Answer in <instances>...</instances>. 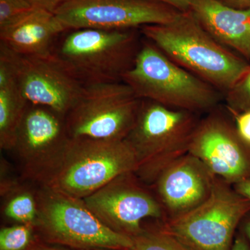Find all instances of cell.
<instances>
[{"label": "cell", "instance_id": "6da1fadb", "mask_svg": "<svg viewBox=\"0 0 250 250\" xmlns=\"http://www.w3.org/2000/svg\"><path fill=\"white\" fill-rule=\"evenodd\" d=\"M139 30L169 59L223 95L250 67L249 62L215 41L190 11L168 24L143 26Z\"/></svg>", "mask_w": 250, "mask_h": 250}, {"label": "cell", "instance_id": "7a4b0ae2", "mask_svg": "<svg viewBox=\"0 0 250 250\" xmlns=\"http://www.w3.org/2000/svg\"><path fill=\"white\" fill-rule=\"evenodd\" d=\"M122 82L138 98L197 114L213 111L224 98L214 87L179 66L143 36L134 66Z\"/></svg>", "mask_w": 250, "mask_h": 250}, {"label": "cell", "instance_id": "3957f363", "mask_svg": "<svg viewBox=\"0 0 250 250\" xmlns=\"http://www.w3.org/2000/svg\"><path fill=\"white\" fill-rule=\"evenodd\" d=\"M199 114L142 100L136 123L125 141L136 155L134 171L151 186L174 161L188 154Z\"/></svg>", "mask_w": 250, "mask_h": 250}, {"label": "cell", "instance_id": "277c9868", "mask_svg": "<svg viewBox=\"0 0 250 250\" xmlns=\"http://www.w3.org/2000/svg\"><path fill=\"white\" fill-rule=\"evenodd\" d=\"M140 35L136 29H70L59 38L53 54L85 85L122 82L141 49Z\"/></svg>", "mask_w": 250, "mask_h": 250}, {"label": "cell", "instance_id": "5b68a950", "mask_svg": "<svg viewBox=\"0 0 250 250\" xmlns=\"http://www.w3.org/2000/svg\"><path fill=\"white\" fill-rule=\"evenodd\" d=\"M36 199L34 228L39 241L72 250H132V240L105 226L83 199L45 185L37 186Z\"/></svg>", "mask_w": 250, "mask_h": 250}, {"label": "cell", "instance_id": "8992f818", "mask_svg": "<svg viewBox=\"0 0 250 250\" xmlns=\"http://www.w3.org/2000/svg\"><path fill=\"white\" fill-rule=\"evenodd\" d=\"M250 202L217 177L210 196L185 214L159 221V228L190 250H230Z\"/></svg>", "mask_w": 250, "mask_h": 250}, {"label": "cell", "instance_id": "52a82bcc", "mask_svg": "<svg viewBox=\"0 0 250 250\" xmlns=\"http://www.w3.org/2000/svg\"><path fill=\"white\" fill-rule=\"evenodd\" d=\"M136 167L134 150L125 140L71 139L62 164L45 186L84 199Z\"/></svg>", "mask_w": 250, "mask_h": 250}, {"label": "cell", "instance_id": "ba28073f", "mask_svg": "<svg viewBox=\"0 0 250 250\" xmlns=\"http://www.w3.org/2000/svg\"><path fill=\"white\" fill-rule=\"evenodd\" d=\"M141 99L123 82L85 85L65 117L71 139L125 141L137 119Z\"/></svg>", "mask_w": 250, "mask_h": 250}, {"label": "cell", "instance_id": "9c48e42d", "mask_svg": "<svg viewBox=\"0 0 250 250\" xmlns=\"http://www.w3.org/2000/svg\"><path fill=\"white\" fill-rule=\"evenodd\" d=\"M70 141L65 117L46 106L29 104L11 152L22 179L38 186L47 184L62 164Z\"/></svg>", "mask_w": 250, "mask_h": 250}, {"label": "cell", "instance_id": "30bf717a", "mask_svg": "<svg viewBox=\"0 0 250 250\" xmlns=\"http://www.w3.org/2000/svg\"><path fill=\"white\" fill-rule=\"evenodd\" d=\"M83 200L105 226L130 238L143 232L146 219L156 221L166 219L152 187L134 171L118 176Z\"/></svg>", "mask_w": 250, "mask_h": 250}, {"label": "cell", "instance_id": "8fae6325", "mask_svg": "<svg viewBox=\"0 0 250 250\" xmlns=\"http://www.w3.org/2000/svg\"><path fill=\"white\" fill-rule=\"evenodd\" d=\"M54 14L67 30H123L168 24L182 12L152 0H69Z\"/></svg>", "mask_w": 250, "mask_h": 250}, {"label": "cell", "instance_id": "7c38bea8", "mask_svg": "<svg viewBox=\"0 0 250 250\" xmlns=\"http://www.w3.org/2000/svg\"><path fill=\"white\" fill-rule=\"evenodd\" d=\"M188 153L231 185L250 177V144L229 113L218 107L200 119Z\"/></svg>", "mask_w": 250, "mask_h": 250}, {"label": "cell", "instance_id": "4fadbf2b", "mask_svg": "<svg viewBox=\"0 0 250 250\" xmlns=\"http://www.w3.org/2000/svg\"><path fill=\"white\" fill-rule=\"evenodd\" d=\"M9 57L24 98L31 104L46 106L63 117L84 89L81 81L57 57H28L0 45Z\"/></svg>", "mask_w": 250, "mask_h": 250}, {"label": "cell", "instance_id": "5bb4252c", "mask_svg": "<svg viewBox=\"0 0 250 250\" xmlns=\"http://www.w3.org/2000/svg\"><path fill=\"white\" fill-rule=\"evenodd\" d=\"M216 178L200 159L188 153L163 171L150 187L162 206L165 220H172L203 203Z\"/></svg>", "mask_w": 250, "mask_h": 250}, {"label": "cell", "instance_id": "9a60e30c", "mask_svg": "<svg viewBox=\"0 0 250 250\" xmlns=\"http://www.w3.org/2000/svg\"><path fill=\"white\" fill-rule=\"evenodd\" d=\"M67 31L54 13L33 9L14 22L0 29V45L28 57L53 55L59 38Z\"/></svg>", "mask_w": 250, "mask_h": 250}, {"label": "cell", "instance_id": "2e32d148", "mask_svg": "<svg viewBox=\"0 0 250 250\" xmlns=\"http://www.w3.org/2000/svg\"><path fill=\"white\" fill-rule=\"evenodd\" d=\"M190 12L219 43L250 62V9L219 0H191Z\"/></svg>", "mask_w": 250, "mask_h": 250}, {"label": "cell", "instance_id": "e0dca14e", "mask_svg": "<svg viewBox=\"0 0 250 250\" xmlns=\"http://www.w3.org/2000/svg\"><path fill=\"white\" fill-rule=\"evenodd\" d=\"M9 57L0 49V147L11 152L29 106Z\"/></svg>", "mask_w": 250, "mask_h": 250}, {"label": "cell", "instance_id": "ac0fdd59", "mask_svg": "<svg viewBox=\"0 0 250 250\" xmlns=\"http://www.w3.org/2000/svg\"><path fill=\"white\" fill-rule=\"evenodd\" d=\"M36 184L23 180L19 185L1 196V213L15 224L34 225L37 217Z\"/></svg>", "mask_w": 250, "mask_h": 250}, {"label": "cell", "instance_id": "d6986e66", "mask_svg": "<svg viewBox=\"0 0 250 250\" xmlns=\"http://www.w3.org/2000/svg\"><path fill=\"white\" fill-rule=\"evenodd\" d=\"M144 227L143 232L131 238L132 250H190L174 237L163 231L159 225Z\"/></svg>", "mask_w": 250, "mask_h": 250}, {"label": "cell", "instance_id": "ffe728a7", "mask_svg": "<svg viewBox=\"0 0 250 250\" xmlns=\"http://www.w3.org/2000/svg\"><path fill=\"white\" fill-rule=\"evenodd\" d=\"M34 225L14 224L0 230V250H28L35 242Z\"/></svg>", "mask_w": 250, "mask_h": 250}, {"label": "cell", "instance_id": "44dd1931", "mask_svg": "<svg viewBox=\"0 0 250 250\" xmlns=\"http://www.w3.org/2000/svg\"><path fill=\"white\" fill-rule=\"evenodd\" d=\"M225 107L230 115L250 111V67L224 95Z\"/></svg>", "mask_w": 250, "mask_h": 250}, {"label": "cell", "instance_id": "7402d4cb", "mask_svg": "<svg viewBox=\"0 0 250 250\" xmlns=\"http://www.w3.org/2000/svg\"><path fill=\"white\" fill-rule=\"evenodd\" d=\"M33 9L27 0H0V29L14 22Z\"/></svg>", "mask_w": 250, "mask_h": 250}, {"label": "cell", "instance_id": "603a6c76", "mask_svg": "<svg viewBox=\"0 0 250 250\" xmlns=\"http://www.w3.org/2000/svg\"><path fill=\"white\" fill-rule=\"evenodd\" d=\"M0 194L1 197L19 185L24 179L19 173H15L11 164L3 156L0 162Z\"/></svg>", "mask_w": 250, "mask_h": 250}, {"label": "cell", "instance_id": "cb8c5ba5", "mask_svg": "<svg viewBox=\"0 0 250 250\" xmlns=\"http://www.w3.org/2000/svg\"><path fill=\"white\" fill-rule=\"evenodd\" d=\"M231 116L232 117L240 135L250 144V111L236 113Z\"/></svg>", "mask_w": 250, "mask_h": 250}, {"label": "cell", "instance_id": "d4e9b609", "mask_svg": "<svg viewBox=\"0 0 250 250\" xmlns=\"http://www.w3.org/2000/svg\"><path fill=\"white\" fill-rule=\"evenodd\" d=\"M34 9L45 10L51 13H55L58 8L69 0H27Z\"/></svg>", "mask_w": 250, "mask_h": 250}, {"label": "cell", "instance_id": "484cf974", "mask_svg": "<svg viewBox=\"0 0 250 250\" xmlns=\"http://www.w3.org/2000/svg\"><path fill=\"white\" fill-rule=\"evenodd\" d=\"M168 5L182 13L190 11L191 0H152Z\"/></svg>", "mask_w": 250, "mask_h": 250}, {"label": "cell", "instance_id": "4316f807", "mask_svg": "<svg viewBox=\"0 0 250 250\" xmlns=\"http://www.w3.org/2000/svg\"><path fill=\"white\" fill-rule=\"evenodd\" d=\"M230 250H250V243L241 230L236 233L232 246Z\"/></svg>", "mask_w": 250, "mask_h": 250}, {"label": "cell", "instance_id": "83f0119b", "mask_svg": "<svg viewBox=\"0 0 250 250\" xmlns=\"http://www.w3.org/2000/svg\"><path fill=\"white\" fill-rule=\"evenodd\" d=\"M233 188L240 195L250 202V177L233 184Z\"/></svg>", "mask_w": 250, "mask_h": 250}, {"label": "cell", "instance_id": "f1b7e54d", "mask_svg": "<svg viewBox=\"0 0 250 250\" xmlns=\"http://www.w3.org/2000/svg\"><path fill=\"white\" fill-rule=\"evenodd\" d=\"M28 250H72L66 248H62V247H57L54 245L48 244V243H44V242L39 241L37 238L32 246L29 248Z\"/></svg>", "mask_w": 250, "mask_h": 250}, {"label": "cell", "instance_id": "f546056e", "mask_svg": "<svg viewBox=\"0 0 250 250\" xmlns=\"http://www.w3.org/2000/svg\"><path fill=\"white\" fill-rule=\"evenodd\" d=\"M219 1L234 9H250V0H219Z\"/></svg>", "mask_w": 250, "mask_h": 250}, {"label": "cell", "instance_id": "4dcf8cb0", "mask_svg": "<svg viewBox=\"0 0 250 250\" xmlns=\"http://www.w3.org/2000/svg\"><path fill=\"white\" fill-rule=\"evenodd\" d=\"M238 229L246 235L250 243V212L243 219Z\"/></svg>", "mask_w": 250, "mask_h": 250}, {"label": "cell", "instance_id": "1f68e13d", "mask_svg": "<svg viewBox=\"0 0 250 250\" xmlns=\"http://www.w3.org/2000/svg\"><path fill=\"white\" fill-rule=\"evenodd\" d=\"M88 250H115V249H104V248H99V249H93Z\"/></svg>", "mask_w": 250, "mask_h": 250}]
</instances>
